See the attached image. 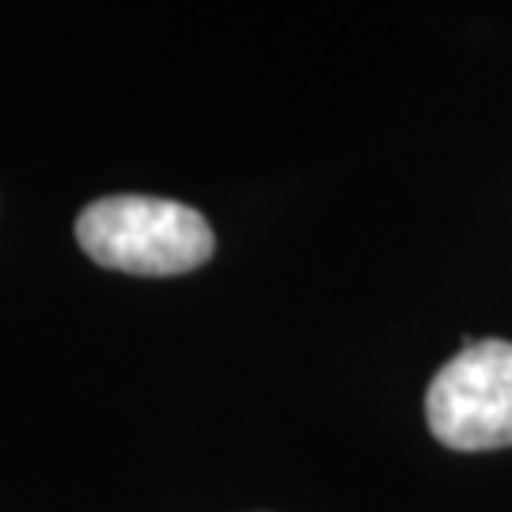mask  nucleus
Returning a JSON list of instances; mask_svg holds the SVG:
<instances>
[{"label":"nucleus","mask_w":512,"mask_h":512,"mask_svg":"<svg viewBox=\"0 0 512 512\" xmlns=\"http://www.w3.org/2000/svg\"><path fill=\"white\" fill-rule=\"evenodd\" d=\"M76 243L103 270L137 277H179L213 258L209 220L183 202L114 194L76 217Z\"/></svg>","instance_id":"obj_1"},{"label":"nucleus","mask_w":512,"mask_h":512,"mask_svg":"<svg viewBox=\"0 0 512 512\" xmlns=\"http://www.w3.org/2000/svg\"><path fill=\"white\" fill-rule=\"evenodd\" d=\"M425 418L444 448H512V342H467L433 376Z\"/></svg>","instance_id":"obj_2"}]
</instances>
